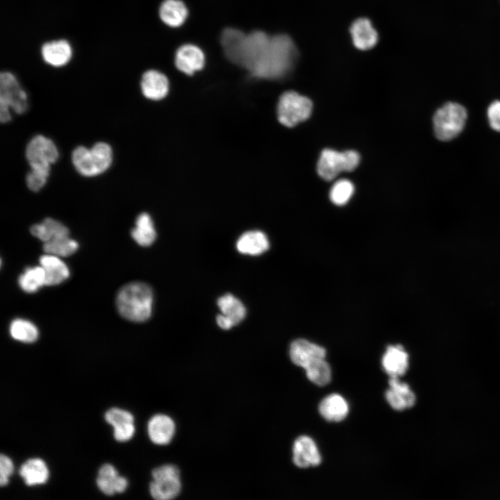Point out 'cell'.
<instances>
[{
  "mask_svg": "<svg viewBox=\"0 0 500 500\" xmlns=\"http://www.w3.org/2000/svg\"><path fill=\"white\" fill-rule=\"evenodd\" d=\"M27 485L31 486L44 483L49 477V470L45 462L40 458L26 460L19 471Z\"/></svg>",
  "mask_w": 500,
  "mask_h": 500,
  "instance_id": "26",
  "label": "cell"
},
{
  "mask_svg": "<svg viewBox=\"0 0 500 500\" xmlns=\"http://www.w3.org/2000/svg\"><path fill=\"white\" fill-rule=\"evenodd\" d=\"M289 353L292 362L304 369L312 361L326 356L324 348L305 339L294 340Z\"/></svg>",
  "mask_w": 500,
  "mask_h": 500,
  "instance_id": "11",
  "label": "cell"
},
{
  "mask_svg": "<svg viewBox=\"0 0 500 500\" xmlns=\"http://www.w3.org/2000/svg\"><path fill=\"white\" fill-rule=\"evenodd\" d=\"M354 192L353 183L347 179H340L335 182L330 190V199L335 205L346 204Z\"/></svg>",
  "mask_w": 500,
  "mask_h": 500,
  "instance_id": "34",
  "label": "cell"
},
{
  "mask_svg": "<svg viewBox=\"0 0 500 500\" xmlns=\"http://www.w3.org/2000/svg\"><path fill=\"white\" fill-rule=\"evenodd\" d=\"M153 481L149 485L151 497L157 500H169L180 493L181 483L178 469L172 465H165L152 472Z\"/></svg>",
  "mask_w": 500,
  "mask_h": 500,
  "instance_id": "7",
  "label": "cell"
},
{
  "mask_svg": "<svg viewBox=\"0 0 500 500\" xmlns=\"http://www.w3.org/2000/svg\"><path fill=\"white\" fill-rule=\"evenodd\" d=\"M382 365L390 377L403 376L408 368V354L401 345L388 346L383 356Z\"/></svg>",
  "mask_w": 500,
  "mask_h": 500,
  "instance_id": "18",
  "label": "cell"
},
{
  "mask_svg": "<svg viewBox=\"0 0 500 500\" xmlns=\"http://www.w3.org/2000/svg\"><path fill=\"white\" fill-rule=\"evenodd\" d=\"M105 419L113 426V435L116 440L125 442L133 437L135 432L134 418L129 412L112 408L106 412Z\"/></svg>",
  "mask_w": 500,
  "mask_h": 500,
  "instance_id": "15",
  "label": "cell"
},
{
  "mask_svg": "<svg viewBox=\"0 0 500 500\" xmlns=\"http://www.w3.org/2000/svg\"><path fill=\"white\" fill-rule=\"evenodd\" d=\"M175 429L176 426L173 419L162 414L153 416L147 425L150 440L158 445L169 444L174 435Z\"/></svg>",
  "mask_w": 500,
  "mask_h": 500,
  "instance_id": "17",
  "label": "cell"
},
{
  "mask_svg": "<svg viewBox=\"0 0 500 500\" xmlns=\"http://www.w3.org/2000/svg\"><path fill=\"white\" fill-rule=\"evenodd\" d=\"M487 115L490 127L500 132V100L492 102L488 108Z\"/></svg>",
  "mask_w": 500,
  "mask_h": 500,
  "instance_id": "36",
  "label": "cell"
},
{
  "mask_svg": "<svg viewBox=\"0 0 500 500\" xmlns=\"http://www.w3.org/2000/svg\"><path fill=\"white\" fill-rule=\"evenodd\" d=\"M217 305L224 315L236 325L241 322L246 315V309L242 303L231 294H226L218 299Z\"/></svg>",
  "mask_w": 500,
  "mask_h": 500,
  "instance_id": "29",
  "label": "cell"
},
{
  "mask_svg": "<svg viewBox=\"0 0 500 500\" xmlns=\"http://www.w3.org/2000/svg\"><path fill=\"white\" fill-rule=\"evenodd\" d=\"M131 236L140 245L150 246L156 237V233L151 217L145 212L136 219L135 227L131 231Z\"/></svg>",
  "mask_w": 500,
  "mask_h": 500,
  "instance_id": "28",
  "label": "cell"
},
{
  "mask_svg": "<svg viewBox=\"0 0 500 500\" xmlns=\"http://www.w3.org/2000/svg\"><path fill=\"white\" fill-rule=\"evenodd\" d=\"M13 472V465L11 460L5 455L0 456V485H6L8 482V476Z\"/></svg>",
  "mask_w": 500,
  "mask_h": 500,
  "instance_id": "37",
  "label": "cell"
},
{
  "mask_svg": "<svg viewBox=\"0 0 500 500\" xmlns=\"http://www.w3.org/2000/svg\"><path fill=\"white\" fill-rule=\"evenodd\" d=\"M116 304L119 314L125 319L135 322H144L151 314L152 290L144 283H128L118 292Z\"/></svg>",
  "mask_w": 500,
  "mask_h": 500,
  "instance_id": "2",
  "label": "cell"
},
{
  "mask_svg": "<svg viewBox=\"0 0 500 500\" xmlns=\"http://www.w3.org/2000/svg\"><path fill=\"white\" fill-rule=\"evenodd\" d=\"M158 12L162 22L171 27L181 26L188 15L186 6L181 0H164Z\"/></svg>",
  "mask_w": 500,
  "mask_h": 500,
  "instance_id": "24",
  "label": "cell"
},
{
  "mask_svg": "<svg viewBox=\"0 0 500 500\" xmlns=\"http://www.w3.org/2000/svg\"><path fill=\"white\" fill-rule=\"evenodd\" d=\"M97 485L103 494L112 495L116 492H123L127 487L128 482L125 478L118 475L112 465L104 464L99 469Z\"/></svg>",
  "mask_w": 500,
  "mask_h": 500,
  "instance_id": "20",
  "label": "cell"
},
{
  "mask_svg": "<svg viewBox=\"0 0 500 500\" xmlns=\"http://www.w3.org/2000/svg\"><path fill=\"white\" fill-rule=\"evenodd\" d=\"M77 242L69 236L58 237L44 243L43 249L47 254L59 256H68L78 249Z\"/></svg>",
  "mask_w": 500,
  "mask_h": 500,
  "instance_id": "31",
  "label": "cell"
},
{
  "mask_svg": "<svg viewBox=\"0 0 500 500\" xmlns=\"http://www.w3.org/2000/svg\"><path fill=\"white\" fill-rule=\"evenodd\" d=\"M10 333L15 340L26 343L35 342L38 337L37 327L31 322L22 319H16L12 322Z\"/></svg>",
  "mask_w": 500,
  "mask_h": 500,
  "instance_id": "33",
  "label": "cell"
},
{
  "mask_svg": "<svg viewBox=\"0 0 500 500\" xmlns=\"http://www.w3.org/2000/svg\"><path fill=\"white\" fill-rule=\"evenodd\" d=\"M45 272L42 266L28 268L19 278L21 288L28 293L37 291L45 285Z\"/></svg>",
  "mask_w": 500,
  "mask_h": 500,
  "instance_id": "32",
  "label": "cell"
},
{
  "mask_svg": "<svg viewBox=\"0 0 500 500\" xmlns=\"http://www.w3.org/2000/svg\"><path fill=\"white\" fill-rule=\"evenodd\" d=\"M140 88L143 95L151 100L164 98L169 90V81L162 72L149 69L142 76Z\"/></svg>",
  "mask_w": 500,
  "mask_h": 500,
  "instance_id": "16",
  "label": "cell"
},
{
  "mask_svg": "<svg viewBox=\"0 0 500 500\" xmlns=\"http://www.w3.org/2000/svg\"><path fill=\"white\" fill-rule=\"evenodd\" d=\"M467 118L466 108L456 102H447L436 110L433 117L435 138L442 142L456 138L463 130Z\"/></svg>",
  "mask_w": 500,
  "mask_h": 500,
  "instance_id": "4",
  "label": "cell"
},
{
  "mask_svg": "<svg viewBox=\"0 0 500 500\" xmlns=\"http://www.w3.org/2000/svg\"><path fill=\"white\" fill-rule=\"evenodd\" d=\"M292 452V461L298 467H315L322 462L321 456L315 442L308 436H300L294 441Z\"/></svg>",
  "mask_w": 500,
  "mask_h": 500,
  "instance_id": "13",
  "label": "cell"
},
{
  "mask_svg": "<svg viewBox=\"0 0 500 500\" xmlns=\"http://www.w3.org/2000/svg\"><path fill=\"white\" fill-rule=\"evenodd\" d=\"M308 378L319 386L328 384L331 379V369L324 358L315 360L306 368Z\"/></svg>",
  "mask_w": 500,
  "mask_h": 500,
  "instance_id": "30",
  "label": "cell"
},
{
  "mask_svg": "<svg viewBox=\"0 0 500 500\" xmlns=\"http://www.w3.org/2000/svg\"><path fill=\"white\" fill-rule=\"evenodd\" d=\"M311 101L296 92L283 93L278 104L279 122L285 126L292 127L307 119L312 112Z\"/></svg>",
  "mask_w": 500,
  "mask_h": 500,
  "instance_id": "6",
  "label": "cell"
},
{
  "mask_svg": "<svg viewBox=\"0 0 500 500\" xmlns=\"http://www.w3.org/2000/svg\"><path fill=\"white\" fill-rule=\"evenodd\" d=\"M30 231L44 243L58 237L69 236L68 228L61 222L51 218H46L40 224L33 225Z\"/></svg>",
  "mask_w": 500,
  "mask_h": 500,
  "instance_id": "27",
  "label": "cell"
},
{
  "mask_svg": "<svg viewBox=\"0 0 500 500\" xmlns=\"http://www.w3.org/2000/svg\"><path fill=\"white\" fill-rule=\"evenodd\" d=\"M174 62L178 69L188 75H192L204 67L205 56L197 46L186 44L177 49Z\"/></svg>",
  "mask_w": 500,
  "mask_h": 500,
  "instance_id": "12",
  "label": "cell"
},
{
  "mask_svg": "<svg viewBox=\"0 0 500 500\" xmlns=\"http://www.w3.org/2000/svg\"><path fill=\"white\" fill-rule=\"evenodd\" d=\"M217 323L221 328L226 330L235 326L231 319L222 314H220L217 317Z\"/></svg>",
  "mask_w": 500,
  "mask_h": 500,
  "instance_id": "38",
  "label": "cell"
},
{
  "mask_svg": "<svg viewBox=\"0 0 500 500\" xmlns=\"http://www.w3.org/2000/svg\"><path fill=\"white\" fill-rule=\"evenodd\" d=\"M72 163L81 175L86 177L97 176L106 171L112 160L111 147L106 142H97L91 149L83 146L72 152Z\"/></svg>",
  "mask_w": 500,
  "mask_h": 500,
  "instance_id": "3",
  "label": "cell"
},
{
  "mask_svg": "<svg viewBox=\"0 0 500 500\" xmlns=\"http://www.w3.org/2000/svg\"><path fill=\"white\" fill-rule=\"evenodd\" d=\"M0 105L11 108L18 114L28 108V96L16 76L9 71L0 74Z\"/></svg>",
  "mask_w": 500,
  "mask_h": 500,
  "instance_id": "8",
  "label": "cell"
},
{
  "mask_svg": "<svg viewBox=\"0 0 500 500\" xmlns=\"http://www.w3.org/2000/svg\"><path fill=\"white\" fill-rule=\"evenodd\" d=\"M40 51L42 60L53 67L66 66L74 56L72 44L64 38L44 42L41 45Z\"/></svg>",
  "mask_w": 500,
  "mask_h": 500,
  "instance_id": "10",
  "label": "cell"
},
{
  "mask_svg": "<svg viewBox=\"0 0 500 500\" xmlns=\"http://www.w3.org/2000/svg\"><path fill=\"white\" fill-rule=\"evenodd\" d=\"M320 415L327 421L340 422L349 413V406L340 394H332L325 397L319 405Z\"/></svg>",
  "mask_w": 500,
  "mask_h": 500,
  "instance_id": "22",
  "label": "cell"
},
{
  "mask_svg": "<svg viewBox=\"0 0 500 500\" xmlns=\"http://www.w3.org/2000/svg\"><path fill=\"white\" fill-rule=\"evenodd\" d=\"M245 36V33L234 28H225L221 36V44L226 56L230 61L238 65Z\"/></svg>",
  "mask_w": 500,
  "mask_h": 500,
  "instance_id": "25",
  "label": "cell"
},
{
  "mask_svg": "<svg viewBox=\"0 0 500 500\" xmlns=\"http://www.w3.org/2000/svg\"><path fill=\"white\" fill-rule=\"evenodd\" d=\"M40 263L45 272V285H58L69 276L67 266L56 256L44 255L40 257Z\"/></svg>",
  "mask_w": 500,
  "mask_h": 500,
  "instance_id": "23",
  "label": "cell"
},
{
  "mask_svg": "<svg viewBox=\"0 0 500 500\" xmlns=\"http://www.w3.org/2000/svg\"><path fill=\"white\" fill-rule=\"evenodd\" d=\"M360 161L359 154L349 150L339 152L326 149L322 151L317 162V172L326 181L335 178L342 172L353 170Z\"/></svg>",
  "mask_w": 500,
  "mask_h": 500,
  "instance_id": "5",
  "label": "cell"
},
{
  "mask_svg": "<svg viewBox=\"0 0 500 500\" xmlns=\"http://www.w3.org/2000/svg\"><path fill=\"white\" fill-rule=\"evenodd\" d=\"M297 55L295 44L288 35L270 36L264 33L251 44L244 68L256 78L277 79L291 70Z\"/></svg>",
  "mask_w": 500,
  "mask_h": 500,
  "instance_id": "1",
  "label": "cell"
},
{
  "mask_svg": "<svg viewBox=\"0 0 500 500\" xmlns=\"http://www.w3.org/2000/svg\"><path fill=\"white\" fill-rule=\"evenodd\" d=\"M350 33L354 46L360 50H368L374 47L378 41V33L366 18H359L353 22Z\"/></svg>",
  "mask_w": 500,
  "mask_h": 500,
  "instance_id": "19",
  "label": "cell"
},
{
  "mask_svg": "<svg viewBox=\"0 0 500 500\" xmlns=\"http://www.w3.org/2000/svg\"><path fill=\"white\" fill-rule=\"evenodd\" d=\"M269 246L265 233L259 231L244 233L238 240L236 247L243 254L257 256L266 251Z\"/></svg>",
  "mask_w": 500,
  "mask_h": 500,
  "instance_id": "21",
  "label": "cell"
},
{
  "mask_svg": "<svg viewBox=\"0 0 500 500\" xmlns=\"http://www.w3.org/2000/svg\"><path fill=\"white\" fill-rule=\"evenodd\" d=\"M58 156V151L53 142L42 135L33 137L26 149V157L31 167L50 168Z\"/></svg>",
  "mask_w": 500,
  "mask_h": 500,
  "instance_id": "9",
  "label": "cell"
},
{
  "mask_svg": "<svg viewBox=\"0 0 500 500\" xmlns=\"http://www.w3.org/2000/svg\"><path fill=\"white\" fill-rule=\"evenodd\" d=\"M388 382L390 389L385 392V398L393 409L402 411L415 405V394L407 383L401 382L398 377H390Z\"/></svg>",
  "mask_w": 500,
  "mask_h": 500,
  "instance_id": "14",
  "label": "cell"
},
{
  "mask_svg": "<svg viewBox=\"0 0 500 500\" xmlns=\"http://www.w3.org/2000/svg\"><path fill=\"white\" fill-rule=\"evenodd\" d=\"M49 172L50 169L31 168L26 178L28 188L33 192L39 191L44 186Z\"/></svg>",
  "mask_w": 500,
  "mask_h": 500,
  "instance_id": "35",
  "label": "cell"
},
{
  "mask_svg": "<svg viewBox=\"0 0 500 500\" xmlns=\"http://www.w3.org/2000/svg\"><path fill=\"white\" fill-rule=\"evenodd\" d=\"M8 107L0 105V119L2 123H7L11 119V115Z\"/></svg>",
  "mask_w": 500,
  "mask_h": 500,
  "instance_id": "39",
  "label": "cell"
}]
</instances>
